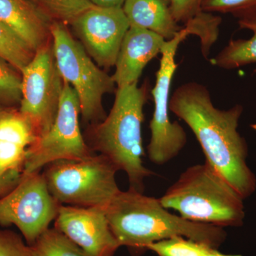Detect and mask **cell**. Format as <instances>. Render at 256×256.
I'll return each mask as SVG.
<instances>
[{
	"mask_svg": "<svg viewBox=\"0 0 256 256\" xmlns=\"http://www.w3.org/2000/svg\"><path fill=\"white\" fill-rule=\"evenodd\" d=\"M32 256H86L58 229L48 228L30 246Z\"/></svg>",
	"mask_w": 256,
	"mask_h": 256,
	"instance_id": "17",
	"label": "cell"
},
{
	"mask_svg": "<svg viewBox=\"0 0 256 256\" xmlns=\"http://www.w3.org/2000/svg\"><path fill=\"white\" fill-rule=\"evenodd\" d=\"M172 14L176 22L186 24L204 11L203 0H169Z\"/></svg>",
	"mask_w": 256,
	"mask_h": 256,
	"instance_id": "26",
	"label": "cell"
},
{
	"mask_svg": "<svg viewBox=\"0 0 256 256\" xmlns=\"http://www.w3.org/2000/svg\"><path fill=\"white\" fill-rule=\"evenodd\" d=\"M212 248H214L184 237L175 236L153 242L146 250L158 256H204Z\"/></svg>",
	"mask_w": 256,
	"mask_h": 256,
	"instance_id": "20",
	"label": "cell"
},
{
	"mask_svg": "<svg viewBox=\"0 0 256 256\" xmlns=\"http://www.w3.org/2000/svg\"><path fill=\"white\" fill-rule=\"evenodd\" d=\"M190 35L182 28L178 34L166 41L161 52L156 82L151 90L154 100V112L150 122L151 138L148 146L149 159L154 164L162 165L174 159L188 142L186 132L178 121L170 117V88L178 65L175 56L178 47Z\"/></svg>",
	"mask_w": 256,
	"mask_h": 256,
	"instance_id": "7",
	"label": "cell"
},
{
	"mask_svg": "<svg viewBox=\"0 0 256 256\" xmlns=\"http://www.w3.org/2000/svg\"><path fill=\"white\" fill-rule=\"evenodd\" d=\"M28 148L8 141L0 140V175L12 170H21L26 159Z\"/></svg>",
	"mask_w": 256,
	"mask_h": 256,
	"instance_id": "24",
	"label": "cell"
},
{
	"mask_svg": "<svg viewBox=\"0 0 256 256\" xmlns=\"http://www.w3.org/2000/svg\"><path fill=\"white\" fill-rule=\"evenodd\" d=\"M106 218L120 246L136 252L148 246L175 236H182L218 248L226 232L218 226L196 223L172 214L159 198L129 188L120 191L105 207Z\"/></svg>",
	"mask_w": 256,
	"mask_h": 256,
	"instance_id": "2",
	"label": "cell"
},
{
	"mask_svg": "<svg viewBox=\"0 0 256 256\" xmlns=\"http://www.w3.org/2000/svg\"><path fill=\"white\" fill-rule=\"evenodd\" d=\"M240 28L252 32L250 38L232 40L218 54L210 60L218 68L232 70L256 63V16L238 20Z\"/></svg>",
	"mask_w": 256,
	"mask_h": 256,
	"instance_id": "16",
	"label": "cell"
},
{
	"mask_svg": "<svg viewBox=\"0 0 256 256\" xmlns=\"http://www.w3.org/2000/svg\"><path fill=\"white\" fill-rule=\"evenodd\" d=\"M0 256H32L28 245L21 236L10 230L0 229Z\"/></svg>",
	"mask_w": 256,
	"mask_h": 256,
	"instance_id": "25",
	"label": "cell"
},
{
	"mask_svg": "<svg viewBox=\"0 0 256 256\" xmlns=\"http://www.w3.org/2000/svg\"><path fill=\"white\" fill-rule=\"evenodd\" d=\"M0 22L34 52L48 43L50 25L43 12L28 0H0Z\"/></svg>",
	"mask_w": 256,
	"mask_h": 256,
	"instance_id": "14",
	"label": "cell"
},
{
	"mask_svg": "<svg viewBox=\"0 0 256 256\" xmlns=\"http://www.w3.org/2000/svg\"><path fill=\"white\" fill-rule=\"evenodd\" d=\"M170 112L194 134L206 161L244 200L256 190V178L247 164L248 146L238 131L244 108L220 110L210 90L196 82L178 86L170 100Z\"/></svg>",
	"mask_w": 256,
	"mask_h": 256,
	"instance_id": "1",
	"label": "cell"
},
{
	"mask_svg": "<svg viewBox=\"0 0 256 256\" xmlns=\"http://www.w3.org/2000/svg\"><path fill=\"white\" fill-rule=\"evenodd\" d=\"M60 205L40 172L22 173L18 184L0 197V225L16 226L30 246L50 228Z\"/></svg>",
	"mask_w": 256,
	"mask_h": 256,
	"instance_id": "10",
	"label": "cell"
},
{
	"mask_svg": "<svg viewBox=\"0 0 256 256\" xmlns=\"http://www.w3.org/2000/svg\"><path fill=\"white\" fill-rule=\"evenodd\" d=\"M118 171L105 156L94 154L82 160L54 162L42 174L50 194L60 204L90 208L107 206L120 191Z\"/></svg>",
	"mask_w": 256,
	"mask_h": 256,
	"instance_id": "5",
	"label": "cell"
},
{
	"mask_svg": "<svg viewBox=\"0 0 256 256\" xmlns=\"http://www.w3.org/2000/svg\"><path fill=\"white\" fill-rule=\"evenodd\" d=\"M122 8L130 26L154 32L166 41L182 28L172 14L168 0H126Z\"/></svg>",
	"mask_w": 256,
	"mask_h": 256,
	"instance_id": "15",
	"label": "cell"
},
{
	"mask_svg": "<svg viewBox=\"0 0 256 256\" xmlns=\"http://www.w3.org/2000/svg\"><path fill=\"white\" fill-rule=\"evenodd\" d=\"M22 74L20 112L30 121L36 140L54 122L64 82L56 62L53 44L47 43L35 52Z\"/></svg>",
	"mask_w": 256,
	"mask_h": 256,
	"instance_id": "9",
	"label": "cell"
},
{
	"mask_svg": "<svg viewBox=\"0 0 256 256\" xmlns=\"http://www.w3.org/2000/svg\"><path fill=\"white\" fill-rule=\"evenodd\" d=\"M166 40L144 28L130 26L120 48L112 76L118 88L138 84L143 70L158 55Z\"/></svg>",
	"mask_w": 256,
	"mask_h": 256,
	"instance_id": "13",
	"label": "cell"
},
{
	"mask_svg": "<svg viewBox=\"0 0 256 256\" xmlns=\"http://www.w3.org/2000/svg\"><path fill=\"white\" fill-rule=\"evenodd\" d=\"M96 6L101 8H122L126 0H90Z\"/></svg>",
	"mask_w": 256,
	"mask_h": 256,
	"instance_id": "28",
	"label": "cell"
},
{
	"mask_svg": "<svg viewBox=\"0 0 256 256\" xmlns=\"http://www.w3.org/2000/svg\"><path fill=\"white\" fill-rule=\"evenodd\" d=\"M22 171L12 170L0 175V197L4 196L14 188L21 180Z\"/></svg>",
	"mask_w": 256,
	"mask_h": 256,
	"instance_id": "27",
	"label": "cell"
},
{
	"mask_svg": "<svg viewBox=\"0 0 256 256\" xmlns=\"http://www.w3.org/2000/svg\"><path fill=\"white\" fill-rule=\"evenodd\" d=\"M204 256H242L240 255H227V254H224L222 252H218L216 248H212L207 252V254H205Z\"/></svg>",
	"mask_w": 256,
	"mask_h": 256,
	"instance_id": "29",
	"label": "cell"
},
{
	"mask_svg": "<svg viewBox=\"0 0 256 256\" xmlns=\"http://www.w3.org/2000/svg\"><path fill=\"white\" fill-rule=\"evenodd\" d=\"M35 52L11 28L0 22V57L21 73Z\"/></svg>",
	"mask_w": 256,
	"mask_h": 256,
	"instance_id": "18",
	"label": "cell"
},
{
	"mask_svg": "<svg viewBox=\"0 0 256 256\" xmlns=\"http://www.w3.org/2000/svg\"><path fill=\"white\" fill-rule=\"evenodd\" d=\"M50 33L57 67L64 82L76 92L82 120L98 124L106 118L102 98L114 90L112 77L92 62L62 24H52Z\"/></svg>",
	"mask_w": 256,
	"mask_h": 256,
	"instance_id": "6",
	"label": "cell"
},
{
	"mask_svg": "<svg viewBox=\"0 0 256 256\" xmlns=\"http://www.w3.org/2000/svg\"><path fill=\"white\" fill-rule=\"evenodd\" d=\"M2 111V109L0 108V114H1Z\"/></svg>",
	"mask_w": 256,
	"mask_h": 256,
	"instance_id": "31",
	"label": "cell"
},
{
	"mask_svg": "<svg viewBox=\"0 0 256 256\" xmlns=\"http://www.w3.org/2000/svg\"><path fill=\"white\" fill-rule=\"evenodd\" d=\"M159 200L196 223L236 227L245 218L244 198L206 161L183 172Z\"/></svg>",
	"mask_w": 256,
	"mask_h": 256,
	"instance_id": "4",
	"label": "cell"
},
{
	"mask_svg": "<svg viewBox=\"0 0 256 256\" xmlns=\"http://www.w3.org/2000/svg\"><path fill=\"white\" fill-rule=\"evenodd\" d=\"M205 12L232 14L239 20L256 16V0H203Z\"/></svg>",
	"mask_w": 256,
	"mask_h": 256,
	"instance_id": "23",
	"label": "cell"
},
{
	"mask_svg": "<svg viewBox=\"0 0 256 256\" xmlns=\"http://www.w3.org/2000/svg\"><path fill=\"white\" fill-rule=\"evenodd\" d=\"M54 227L86 256H114L120 245L102 207L60 205Z\"/></svg>",
	"mask_w": 256,
	"mask_h": 256,
	"instance_id": "12",
	"label": "cell"
},
{
	"mask_svg": "<svg viewBox=\"0 0 256 256\" xmlns=\"http://www.w3.org/2000/svg\"><path fill=\"white\" fill-rule=\"evenodd\" d=\"M0 140L30 148L36 137L31 124L21 112L2 110L0 114Z\"/></svg>",
	"mask_w": 256,
	"mask_h": 256,
	"instance_id": "19",
	"label": "cell"
},
{
	"mask_svg": "<svg viewBox=\"0 0 256 256\" xmlns=\"http://www.w3.org/2000/svg\"><path fill=\"white\" fill-rule=\"evenodd\" d=\"M80 107L73 88L64 82L58 112L48 132L26 151L23 174L40 172L58 160H78L95 154L82 137L79 126Z\"/></svg>",
	"mask_w": 256,
	"mask_h": 256,
	"instance_id": "8",
	"label": "cell"
},
{
	"mask_svg": "<svg viewBox=\"0 0 256 256\" xmlns=\"http://www.w3.org/2000/svg\"><path fill=\"white\" fill-rule=\"evenodd\" d=\"M47 12L63 22L72 23L95 6L90 0H36Z\"/></svg>",
	"mask_w": 256,
	"mask_h": 256,
	"instance_id": "21",
	"label": "cell"
},
{
	"mask_svg": "<svg viewBox=\"0 0 256 256\" xmlns=\"http://www.w3.org/2000/svg\"><path fill=\"white\" fill-rule=\"evenodd\" d=\"M148 100L146 86L118 88L114 106L105 119L92 126L90 146L105 156L118 171H124L130 188L143 193L144 180L153 174L143 164L142 124Z\"/></svg>",
	"mask_w": 256,
	"mask_h": 256,
	"instance_id": "3",
	"label": "cell"
},
{
	"mask_svg": "<svg viewBox=\"0 0 256 256\" xmlns=\"http://www.w3.org/2000/svg\"><path fill=\"white\" fill-rule=\"evenodd\" d=\"M72 24L82 46L98 66L106 68L114 66L130 28L122 8H101L95 5Z\"/></svg>",
	"mask_w": 256,
	"mask_h": 256,
	"instance_id": "11",
	"label": "cell"
},
{
	"mask_svg": "<svg viewBox=\"0 0 256 256\" xmlns=\"http://www.w3.org/2000/svg\"><path fill=\"white\" fill-rule=\"evenodd\" d=\"M4 58L0 57V102L13 105L22 98V76Z\"/></svg>",
	"mask_w": 256,
	"mask_h": 256,
	"instance_id": "22",
	"label": "cell"
},
{
	"mask_svg": "<svg viewBox=\"0 0 256 256\" xmlns=\"http://www.w3.org/2000/svg\"><path fill=\"white\" fill-rule=\"evenodd\" d=\"M252 127L256 130V124H252Z\"/></svg>",
	"mask_w": 256,
	"mask_h": 256,
	"instance_id": "30",
	"label": "cell"
}]
</instances>
